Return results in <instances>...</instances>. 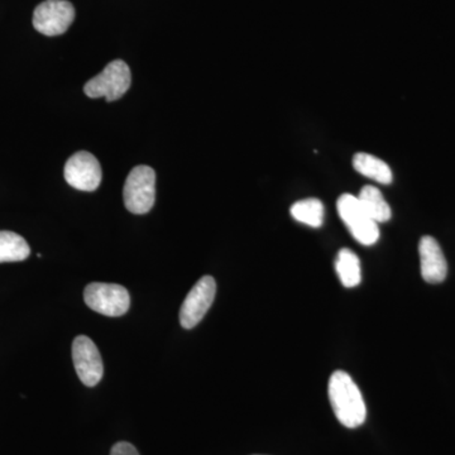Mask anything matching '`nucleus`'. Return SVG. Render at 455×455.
Listing matches in <instances>:
<instances>
[{"instance_id": "1", "label": "nucleus", "mask_w": 455, "mask_h": 455, "mask_svg": "<svg viewBox=\"0 0 455 455\" xmlns=\"http://www.w3.org/2000/svg\"><path fill=\"white\" fill-rule=\"evenodd\" d=\"M328 394L334 414L341 425L355 429L366 421V403L348 373L335 371L329 379Z\"/></svg>"}, {"instance_id": "2", "label": "nucleus", "mask_w": 455, "mask_h": 455, "mask_svg": "<svg viewBox=\"0 0 455 455\" xmlns=\"http://www.w3.org/2000/svg\"><path fill=\"white\" fill-rule=\"evenodd\" d=\"M125 208L137 215L147 214L156 202V173L148 166H137L131 171L123 188Z\"/></svg>"}, {"instance_id": "3", "label": "nucleus", "mask_w": 455, "mask_h": 455, "mask_svg": "<svg viewBox=\"0 0 455 455\" xmlns=\"http://www.w3.org/2000/svg\"><path fill=\"white\" fill-rule=\"evenodd\" d=\"M132 74L130 66L122 60H116L97 76L90 79L84 86L89 98L104 97L108 101L118 100L131 88Z\"/></svg>"}, {"instance_id": "4", "label": "nucleus", "mask_w": 455, "mask_h": 455, "mask_svg": "<svg viewBox=\"0 0 455 455\" xmlns=\"http://www.w3.org/2000/svg\"><path fill=\"white\" fill-rule=\"evenodd\" d=\"M84 300L90 309L110 317L124 315L131 307L130 292L116 283H89L84 291Z\"/></svg>"}, {"instance_id": "5", "label": "nucleus", "mask_w": 455, "mask_h": 455, "mask_svg": "<svg viewBox=\"0 0 455 455\" xmlns=\"http://www.w3.org/2000/svg\"><path fill=\"white\" fill-rule=\"evenodd\" d=\"M337 209L340 220L359 243L372 245L379 241V226L362 208L357 196L344 194L338 199Z\"/></svg>"}, {"instance_id": "6", "label": "nucleus", "mask_w": 455, "mask_h": 455, "mask_svg": "<svg viewBox=\"0 0 455 455\" xmlns=\"http://www.w3.org/2000/svg\"><path fill=\"white\" fill-rule=\"evenodd\" d=\"M75 20V8L66 0H46L33 13V27L42 35L60 36L68 31Z\"/></svg>"}, {"instance_id": "7", "label": "nucleus", "mask_w": 455, "mask_h": 455, "mask_svg": "<svg viewBox=\"0 0 455 455\" xmlns=\"http://www.w3.org/2000/svg\"><path fill=\"white\" fill-rule=\"evenodd\" d=\"M217 293V283L212 276H204L188 293L180 309V323L182 328L193 329L204 319L211 309Z\"/></svg>"}, {"instance_id": "8", "label": "nucleus", "mask_w": 455, "mask_h": 455, "mask_svg": "<svg viewBox=\"0 0 455 455\" xmlns=\"http://www.w3.org/2000/svg\"><path fill=\"white\" fill-rule=\"evenodd\" d=\"M65 180L71 188L80 191H95L101 182V166L94 155L76 152L65 164Z\"/></svg>"}, {"instance_id": "9", "label": "nucleus", "mask_w": 455, "mask_h": 455, "mask_svg": "<svg viewBox=\"0 0 455 455\" xmlns=\"http://www.w3.org/2000/svg\"><path fill=\"white\" fill-rule=\"evenodd\" d=\"M73 361L77 377L88 387H94L103 379L104 367L100 352L94 341L85 335L75 338Z\"/></svg>"}, {"instance_id": "10", "label": "nucleus", "mask_w": 455, "mask_h": 455, "mask_svg": "<svg viewBox=\"0 0 455 455\" xmlns=\"http://www.w3.org/2000/svg\"><path fill=\"white\" fill-rule=\"evenodd\" d=\"M421 276L429 283H440L448 274L447 259L435 238L425 235L419 243Z\"/></svg>"}, {"instance_id": "11", "label": "nucleus", "mask_w": 455, "mask_h": 455, "mask_svg": "<svg viewBox=\"0 0 455 455\" xmlns=\"http://www.w3.org/2000/svg\"><path fill=\"white\" fill-rule=\"evenodd\" d=\"M353 166L355 171L366 178L374 180L379 184L388 185L392 182V171L385 161L379 160L376 156L359 152L353 158Z\"/></svg>"}, {"instance_id": "12", "label": "nucleus", "mask_w": 455, "mask_h": 455, "mask_svg": "<svg viewBox=\"0 0 455 455\" xmlns=\"http://www.w3.org/2000/svg\"><path fill=\"white\" fill-rule=\"evenodd\" d=\"M362 208L377 224L391 220V208L382 196L381 191L374 187H364L357 196Z\"/></svg>"}, {"instance_id": "13", "label": "nucleus", "mask_w": 455, "mask_h": 455, "mask_svg": "<svg viewBox=\"0 0 455 455\" xmlns=\"http://www.w3.org/2000/svg\"><path fill=\"white\" fill-rule=\"evenodd\" d=\"M335 271L341 284L347 289L358 286L362 280L361 262L357 254L348 248L340 250L335 259Z\"/></svg>"}, {"instance_id": "14", "label": "nucleus", "mask_w": 455, "mask_h": 455, "mask_svg": "<svg viewBox=\"0 0 455 455\" xmlns=\"http://www.w3.org/2000/svg\"><path fill=\"white\" fill-rule=\"evenodd\" d=\"M31 248L17 233L0 230V263L20 262L28 259Z\"/></svg>"}, {"instance_id": "15", "label": "nucleus", "mask_w": 455, "mask_h": 455, "mask_svg": "<svg viewBox=\"0 0 455 455\" xmlns=\"http://www.w3.org/2000/svg\"><path fill=\"white\" fill-rule=\"evenodd\" d=\"M293 220L311 228H320L324 223V205L317 199H305L291 206Z\"/></svg>"}, {"instance_id": "16", "label": "nucleus", "mask_w": 455, "mask_h": 455, "mask_svg": "<svg viewBox=\"0 0 455 455\" xmlns=\"http://www.w3.org/2000/svg\"><path fill=\"white\" fill-rule=\"evenodd\" d=\"M110 455H140L139 451L132 445L131 443L121 442L116 443L112 448Z\"/></svg>"}]
</instances>
